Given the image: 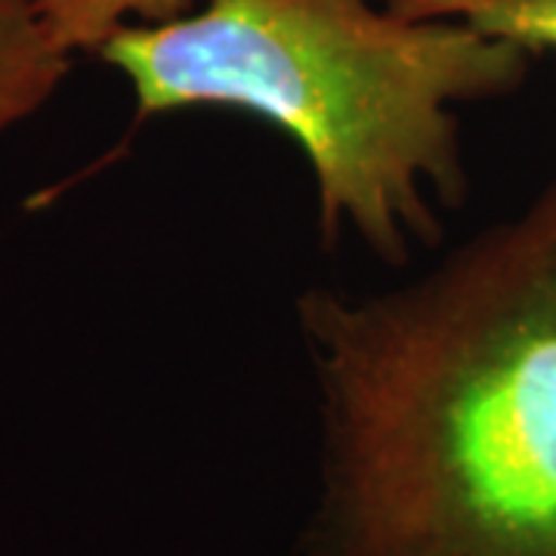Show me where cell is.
<instances>
[{
    "label": "cell",
    "mask_w": 556,
    "mask_h": 556,
    "mask_svg": "<svg viewBox=\"0 0 556 556\" xmlns=\"http://www.w3.org/2000/svg\"><path fill=\"white\" fill-rule=\"evenodd\" d=\"M460 3H467V0H390L393 10L415 16V20H452V13Z\"/></svg>",
    "instance_id": "8992f818"
},
{
    "label": "cell",
    "mask_w": 556,
    "mask_h": 556,
    "mask_svg": "<svg viewBox=\"0 0 556 556\" xmlns=\"http://www.w3.org/2000/svg\"><path fill=\"white\" fill-rule=\"evenodd\" d=\"M195 0H38L50 38L75 60L97 53L124 25L167 22L192 13Z\"/></svg>",
    "instance_id": "277c9868"
},
{
    "label": "cell",
    "mask_w": 556,
    "mask_h": 556,
    "mask_svg": "<svg viewBox=\"0 0 556 556\" xmlns=\"http://www.w3.org/2000/svg\"><path fill=\"white\" fill-rule=\"evenodd\" d=\"M72 68L38 0H0V137L40 112Z\"/></svg>",
    "instance_id": "3957f363"
},
{
    "label": "cell",
    "mask_w": 556,
    "mask_h": 556,
    "mask_svg": "<svg viewBox=\"0 0 556 556\" xmlns=\"http://www.w3.org/2000/svg\"><path fill=\"white\" fill-rule=\"evenodd\" d=\"M309 556H556V177L420 276L298 300Z\"/></svg>",
    "instance_id": "6da1fadb"
},
{
    "label": "cell",
    "mask_w": 556,
    "mask_h": 556,
    "mask_svg": "<svg viewBox=\"0 0 556 556\" xmlns=\"http://www.w3.org/2000/svg\"><path fill=\"white\" fill-rule=\"evenodd\" d=\"M452 20L514 40L532 56L556 53V0H467L452 13Z\"/></svg>",
    "instance_id": "5b68a950"
},
{
    "label": "cell",
    "mask_w": 556,
    "mask_h": 556,
    "mask_svg": "<svg viewBox=\"0 0 556 556\" xmlns=\"http://www.w3.org/2000/svg\"><path fill=\"white\" fill-rule=\"evenodd\" d=\"M97 53L139 121L226 109L276 124L313 170L321 236H356L383 263L437 244L439 207L464 199L457 105L519 90L532 60L470 22L368 0H204Z\"/></svg>",
    "instance_id": "7a4b0ae2"
}]
</instances>
